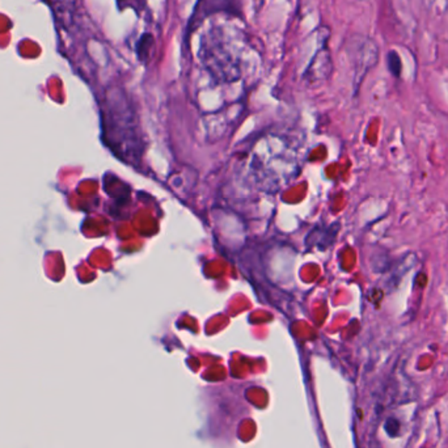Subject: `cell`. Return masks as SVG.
Segmentation results:
<instances>
[{
	"label": "cell",
	"instance_id": "cell-6",
	"mask_svg": "<svg viewBox=\"0 0 448 448\" xmlns=\"http://www.w3.org/2000/svg\"><path fill=\"white\" fill-rule=\"evenodd\" d=\"M155 50V39L153 35L150 33H143L135 46V54L139 59V62L143 64H147L150 58L153 57V52Z\"/></svg>",
	"mask_w": 448,
	"mask_h": 448
},
{
	"label": "cell",
	"instance_id": "cell-2",
	"mask_svg": "<svg viewBox=\"0 0 448 448\" xmlns=\"http://www.w3.org/2000/svg\"><path fill=\"white\" fill-rule=\"evenodd\" d=\"M350 45L349 55L354 64L356 84L359 86L369 71L378 64L379 46L373 39L364 36H356L350 41Z\"/></svg>",
	"mask_w": 448,
	"mask_h": 448
},
{
	"label": "cell",
	"instance_id": "cell-5",
	"mask_svg": "<svg viewBox=\"0 0 448 448\" xmlns=\"http://www.w3.org/2000/svg\"><path fill=\"white\" fill-rule=\"evenodd\" d=\"M416 264V255L410 253V255H405L401 257L400 260H397L396 265H392V274L389 278V286L392 289H395L398 286V283L402 280V277L407 274V271H409L413 265Z\"/></svg>",
	"mask_w": 448,
	"mask_h": 448
},
{
	"label": "cell",
	"instance_id": "cell-4",
	"mask_svg": "<svg viewBox=\"0 0 448 448\" xmlns=\"http://www.w3.org/2000/svg\"><path fill=\"white\" fill-rule=\"evenodd\" d=\"M328 39L329 37H325L321 41L320 48L311 58L307 68L303 74L307 84H318L320 81L327 80L333 70V61H332L331 50L328 48Z\"/></svg>",
	"mask_w": 448,
	"mask_h": 448
},
{
	"label": "cell",
	"instance_id": "cell-3",
	"mask_svg": "<svg viewBox=\"0 0 448 448\" xmlns=\"http://www.w3.org/2000/svg\"><path fill=\"white\" fill-rule=\"evenodd\" d=\"M217 13L240 16V4L237 0H198L194 7L186 33H192L202 24L205 19Z\"/></svg>",
	"mask_w": 448,
	"mask_h": 448
},
{
	"label": "cell",
	"instance_id": "cell-1",
	"mask_svg": "<svg viewBox=\"0 0 448 448\" xmlns=\"http://www.w3.org/2000/svg\"><path fill=\"white\" fill-rule=\"evenodd\" d=\"M248 41L243 30L228 24H213L201 35L198 58L218 83H233L243 75Z\"/></svg>",
	"mask_w": 448,
	"mask_h": 448
},
{
	"label": "cell",
	"instance_id": "cell-7",
	"mask_svg": "<svg viewBox=\"0 0 448 448\" xmlns=\"http://www.w3.org/2000/svg\"><path fill=\"white\" fill-rule=\"evenodd\" d=\"M387 61H388L387 64H388L389 72L395 77H401V72H402V61H401V57L398 55V52H395V50H391V52H388Z\"/></svg>",
	"mask_w": 448,
	"mask_h": 448
},
{
	"label": "cell",
	"instance_id": "cell-8",
	"mask_svg": "<svg viewBox=\"0 0 448 448\" xmlns=\"http://www.w3.org/2000/svg\"><path fill=\"white\" fill-rule=\"evenodd\" d=\"M118 8L125 10V8H133L137 12H139L144 7V0H117Z\"/></svg>",
	"mask_w": 448,
	"mask_h": 448
}]
</instances>
